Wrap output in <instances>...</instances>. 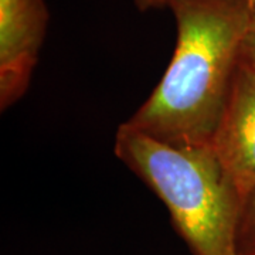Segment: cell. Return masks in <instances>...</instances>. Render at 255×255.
I'll use <instances>...</instances> for the list:
<instances>
[{"mask_svg":"<svg viewBox=\"0 0 255 255\" xmlns=\"http://www.w3.org/2000/svg\"><path fill=\"white\" fill-rule=\"evenodd\" d=\"M173 57L160 82L124 122L173 146H210L237 70L250 0H169Z\"/></svg>","mask_w":255,"mask_h":255,"instance_id":"obj_1","label":"cell"},{"mask_svg":"<svg viewBox=\"0 0 255 255\" xmlns=\"http://www.w3.org/2000/svg\"><path fill=\"white\" fill-rule=\"evenodd\" d=\"M240 60L247 64L253 71H255V3L253 4L250 21H248L246 34L241 43Z\"/></svg>","mask_w":255,"mask_h":255,"instance_id":"obj_6","label":"cell"},{"mask_svg":"<svg viewBox=\"0 0 255 255\" xmlns=\"http://www.w3.org/2000/svg\"><path fill=\"white\" fill-rule=\"evenodd\" d=\"M115 155L163 201L193 255H236L241 196L210 146H173L121 125Z\"/></svg>","mask_w":255,"mask_h":255,"instance_id":"obj_2","label":"cell"},{"mask_svg":"<svg viewBox=\"0 0 255 255\" xmlns=\"http://www.w3.org/2000/svg\"><path fill=\"white\" fill-rule=\"evenodd\" d=\"M210 147L243 200L255 187V71L241 60Z\"/></svg>","mask_w":255,"mask_h":255,"instance_id":"obj_4","label":"cell"},{"mask_svg":"<svg viewBox=\"0 0 255 255\" xmlns=\"http://www.w3.org/2000/svg\"><path fill=\"white\" fill-rule=\"evenodd\" d=\"M236 255H255V187L241 200L236 228Z\"/></svg>","mask_w":255,"mask_h":255,"instance_id":"obj_5","label":"cell"},{"mask_svg":"<svg viewBox=\"0 0 255 255\" xmlns=\"http://www.w3.org/2000/svg\"><path fill=\"white\" fill-rule=\"evenodd\" d=\"M44 0H0V110L27 91L47 33Z\"/></svg>","mask_w":255,"mask_h":255,"instance_id":"obj_3","label":"cell"},{"mask_svg":"<svg viewBox=\"0 0 255 255\" xmlns=\"http://www.w3.org/2000/svg\"><path fill=\"white\" fill-rule=\"evenodd\" d=\"M253 4L255 3V0H250ZM135 6L139 11H149V10L162 9L166 7L169 0H133Z\"/></svg>","mask_w":255,"mask_h":255,"instance_id":"obj_7","label":"cell"}]
</instances>
